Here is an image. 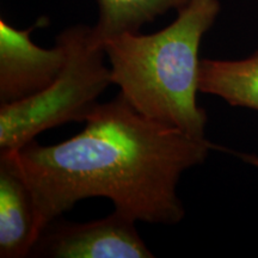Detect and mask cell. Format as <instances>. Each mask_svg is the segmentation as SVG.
<instances>
[{"instance_id": "cell-7", "label": "cell", "mask_w": 258, "mask_h": 258, "mask_svg": "<svg viewBox=\"0 0 258 258\" xmlns=\"http://www.w3.org/2000/svg\"><path fill=\"white\" fill-rule=\"evenodd\" d=\"M199 89L232 106L258 111V49L239 60L201 59Z\"/></svg>"}, {"instance_id": "cell-4", "label": "cell", "mask_w": 258, "mask_h": 258, "mask_svg": "<svg viewBox=\"0 0 258 258\" xmlns=\"http://www.w3.org/2000/svg\"><path fill=\"white\" fill-rule=\"evenodd\" d=\"M135 220L114 211L99 220L76 224L53 221L32 247V257L152 258Z\"/></svg>"}, {"instance_id": "cell-6", "label": "cell", "mask_w": 258, "mask_h": 258, "mask_svg": "<svg viewBox=\"0 0 258 258\" xmlns=\"http://www.w3.org/2000/svg\"><path fill=\"white\" fill-rule=\"evenodd\" d=\"M36 241L30 190L11 163L0 157V257H29Z\"/></svg>"}, {"instance_id": "cell-1", "label": "cell", "mask_w": 258, "mask_h": 258, "mask_svg": "<svg viewBox=\"0 0 258 258\" xmlns=\"http://www.w3.org/2000/svg\"><path fill=\"white\" fill-rule=\"evenodd\" d=\"M85 122L83 132L60 144L32 140L0 153L30 190L37 240L62 213L89 198L110 200L114 211L135 221L179 224L185 217L177 195L180 176L217 146L145 117L121 93L99 103Z\"/></svg>"}, {"instance_id": "cell-5", "label": "cell", "mask_w": 258, "mask_h": 258, "mask_svg": "<svg viewBox=\"0 0 258 258\" xmlns=\"http://www.w3.org/2000/svg\"><path fill=\"white\" fill-rule=\"evenodd\" d=\"M42 21L19 30L6 19H0V104L41 92L62 70L66 51L60 42L47 49L31 40V32L42 25Z\"/></svg>"}, {"instance_id": "cell-2", "label": "cell", "mask_w": 258, "mask_h": 258, "mask_svg": "<svg viewBox=\"0 0 258 258\" xmlns=\"http://www.w3.org/2000/svg\"><path fill=\"white\" fill-rule=\"evenodd\" d=\"M220 11V0H189L161 30L123 34L104 44L111 83L139 114L205 140L208 116L198 105L199 50Z\"/></svg>"}, {"instance_id": "cell-8", "label": "cell", "mask_w": 258, "mask_h": 258, "mask_svg": "<svg viewBox=\"0 0 258 258\" xmlns=\"http://www.w3.org/2000/svg\"><path fill=\"white\" fill-rule=\"evenodd\" d=\"M98 19L91 27L93 41L99 46L123 34L139 32L166 12L178 11L189 0H96Z\"/></svg>"}, {"instance_id": "cell-9", "label": "cell", "mask_w": 258, "mask_h": 258, "mask_svg": "<svg viewBox=\"0 0 258 258\" xmlns=\"http://www.w3.org/2000/svg\"><path fill=\"white\" fill-rule=\"evenodd\" d=\"M238 156H239L241 159L245 161V163L250 164V165H252V166L257 167V169H258V156H257V154L238 153Z\"/></svg>"}, {"instance_id": "cell-3", "label": "cell", "mask_w": 258, "mask_h": 258, "mask_svg": "<svg viewBox=\"0 0 258 258\" xmlns=\"http://www.w3.org/2000/svg\"><path fill=\"white\" fill-rule=\"evenodd\" d=\"M66 51L59 76L41 92L0 104V153L15 152L42 132L69 122H85L110 85L105 49L92 38L91 27L77 24L57 35Z\"/></svg>"}]
</instances>
